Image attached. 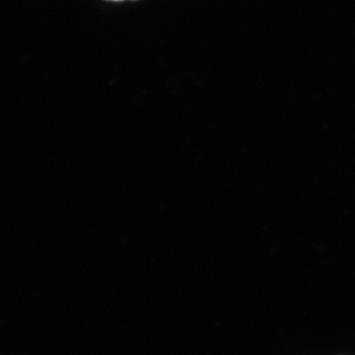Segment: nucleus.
<instances>
[{
    "label": "nucleus",
    "mask_w": 355,
    "mask_h": 355,
    "mask_svg": "<svg viewBox=\"0 0 355 355\" xmlns=\"http://www.w3.org/2000/svg\"><path fill=\"white\" fill-rule=\"evenodd\" d=\"M114 1H122V0H114Z\"/></svg>",
    "instance_id": "1"
}]
</instances>
